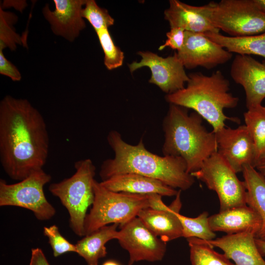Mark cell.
I'll return each instance as SVG.
<instances>
[{
	"label": "cell",
	"instance_id": "1",
	"mask_svg": "<svg viewBox=\"0 0 265 265\" xmlns=\"http://www.w3.org/2000/svg\"><path fill=\"white\" fill-rule=\"evenodd\" d=\"M49 136L41 113L26 99L5 96L0 102V161L7 175L22 181L43 169Z\"/></svg>",
	"mask_w": 265,
	"mask_h": 265
},
{
	"label": "cell",
	"instance_id": "2",
	"mask_svg": "<svg viewBox=\"0 0 265 265\" xmlns=\"http://www.w3.org/2000/svg\"><path fill=\"white\" fill-rule=\"evenodd\" d=\"M107 141L114 157L102 163L99 172L102 181L115 175L133 173L157 179L181 190L189 189L195 182L182 158L153 154L146 149L142 139L137 145H131L113 130L109 132Z\"/></svg>",
	"mask_w": 265,
	"mask_h": 265
},
{
	"label": "cell",
	"instance_id": "3",
	"mask_svg": "<svg viewBox=\"0 0 265 265\" xmlns=\"http://www.w3.org/2000/svg\"><path fill=\"white\" fill-rule=\"evenodd\" d=\"M202 120L195 112L188 113L187 108L170 104L163 120V155L182 158L189 174L200 169L204 162L217 152L215 134L207 130Z\"/></svg>",
	"mask_w": 265,
	"mask_h": 265
},
{
	"label": "cell",
	"instance_id": "4",
	"mask_svg": "<svg viewBox=\"0 0 265 265\" xmlns=\"http://www.w3.org/2000/svg\"><path fill=\"white\" fill-rule=\"evenodd\" d=\"M188 77L184 88L165 96L167 102L193 109L212 126L213 132L225 127L226 120L238 121L224 113L225 108L236 107L239 99L229 92L230 82L220 71L210 76L194 72Z\"/></svg>",
	"mask_w": 265,
	"mask_h": 265
},
{
	"label": "cell",
	"instance_id": "5",
	"mask_svg": "<svg viewBox=\"0 0 265 265\" xmlns=\"http://www.w3.org/2000/svg\"><path fill=\"white\" fill-rule=\"evenodd\" d=\"M75 173L49 186V190L57 197L69 214V225L74 233L84 236V222L88 208L94 200L93 183L96 167L90 159L75 163Z\"/></svg>",
	"mask_w": 265,
	"mask_h": 265
},
{
	"label": "cell",
	"instance_id": "6",
	"mask_svg": "<svg viewBox=\"0 0 265 265\" xmlns=\"http://www.w3.org/2000/svg\"><path fill=\"white\" fill-rule=\"evenodd\" d=\"M93 188L94 200L84 220V236L109 224L123 225L150 208L149 194L112 191L95 180Z\"/></svg>",
	"mask_w": 265,
	"mask_h": 265
},
{
	"label": "cell",
	"instance_id": "7",
	"mask_svg": "<svg viewBox=\"0 0 265 265\" xmlns=\"http://www.w3.org/2000/svg\"><path fill=\"white\" fill-rule=\"evenodd\" d=\"M212 25L232 37H244L265 32V13L253 0H221L204 5Z\"/></svg>",
	"mask_w": 265,
	"mask_h": 265
},
{
	"label": "cell",
	"instance_id": "8",
	"mask_svg": "<svg viewBox=\"0 0 265 265\" xmlns=\"http://www.w3.org/2000/svg\"><path fill=\"white\" fill-rule=\"evenodd\" d=\"M51 179V176L43 169L33 171L15 184H9L0 179V206L27 209L39 220L51 219L56 211L47 200L44 191V186Z\"/></svg>",
	"mask_w": 265,
	"mask_h": 265
},
{
	"label": "cell",
	"instance_id": "9",
	"mask_svg": "<svg viewBox=\"0 0 265 265\" xmlns=\"http://www.w3.org/2000/svg\"><path fill=\"white\" fill-rule=\"evenodd\" d=\"M236 174L216 152L204 162L200 169L190 174L217 193L221 212L246 205L245 184Z\"/></svg>",
	"mask_w": 265,
	"mask_h": 265
},
{
	"label": "cell",
	"instance_id": "10",
	"mask_svg": "<svg viewBox=\"0 0 265 265\" xmlns=\"http://www.w3.org/2000/svg\"><path fill=\"white\" fill-rule=\"evenodd\" d=\"M117 240L129 254L128 265L142 261H159L166 251V242L155 236L137 216L120 225Z\"/></svg>",
	"mask_w": 265,
	"mask_h": 265
},
{
	"label": "cell",
	"instance_id": "11",
	"mask_svg": "<svg viewBox=\"0 0 265 265\" xmlns=\"http://www.w3.org/2000/svg\"><path fill=\"white\" fill-rule=\"evenodd\" d=\"M141 59L129 64L130 71L133 73L143 67H148L151 72L149 80L167 94L173 93L185 87L189 80L184 65L175 53L173 55L163 57L153 52H139Z\"/></svg>",
	"mask_w": 265,
	"mask_h": 265
},
{
	"label": "cell",
	"instance_id": "12",
	"mask_svg": "<svg viewBox=\"0 0 265 265\" xmlns=\"http://www.w3.org/2000/svg\"><path fill=\"white\" fill-rule=\"evenodd\" d=\"M185 68L202 67L212 69L228 62L233 53L211 41L202 33L186 31V38L182 49L176 52Z\"/></svg>",
	"mask_w": 265,
	"mask_h": 265
},
{
	"label": "cell",
	"instance_id": "13",
	"mask_svg": "<svg viewBox=\"0 0 265 265\" xmlns=\"http://www.w3.org/2000/svg\"><path fill=\"white\" fill-rule=\"evenodd\" d=\"M214 133L217 152L236 173L242 172L245 165L254 167V145L245 125L235 129L224 127Z\"/></svg>",
	"mask_w": 265,
	"mask_h": 265
},
{
	"label": "cell",
	"instance_id": "14",
	"mask_svg": "<svg viewBox=\"0 0 265 265\" xmlns=\"http://www.w3.org/2000/svg\"><path fill=\"white\" fill-rule=\"evenodd\" d=\"M230 75L243 88L247 109L262 105L265 98V60L260 62L251 55L237 54Z\"/></svg>",
	"mask_w": 265,
	"mask_h": 265
},
{
	"label": "cell",
	"instance_id": "15",
	"mask_svg": "<svg viewBox=\"0 0 265 265\" xmlns=\"http://www.w3.org/2000/svg\"><path fill=\"white\" fill-rule=\"evenodd\" d=\"M86 0H54L55 9L52 11L48 4L42 10L54 34L73 41L86 25L81 11Z\"/></svg>",
	"mask_w": 265,
	"mask_h": 265
},
{
	"label": "cell",
	"instance_id": "16",
	"mask_svg": "<svg viewBox=\"0 0 265 265\" xmlns=\"http://www.w3.org/2000/svg\"><path fill=\"white\" fill-rule=\"evenodd\" d=\"M181 190L167 210L159 211L145 208L137 216L155 236L167 242L183 237V228L178 214L182 208Z\"/></svg>",
	"mask_w": 265,
	"mask_h": 265
},
{
	"label": "cell",
	"instance_id": "17",
	"mask_svg": "<svg viewBox=\"0 0 265 265\" xmlns=\"http://www.w3.org/2000/svg\"><path fill=\"white\" fill-rule=\"evenodd\" d=\"M206 241L212 247L221 249L236 265H265V261L258 250L253 233L226 235Z\"/></svg>",
	"mask_w": 265,
	"mask_h": 265
},
{
	"label": "cell",
	"instance_id": "18",
	"mask_svg": "<svg viewBox=\"0 0 265 265\" xmlns=\"http://www.w3.org/2000/svg\"><path fill=\"white\" fill-rule=\"evenodd\" d=\"M209 222L212 231L222 232L227 235L249 232L255 236L262 225L260 216L247 205L209 216Z\"/></svg>",
	"mask_w": 265,
	"mask_h": 265
},
{
	"label": "cell",
	"instance_id": "19",
	"mask_svg": "<svg viewBox=\"0 0 265 265\" xmlns=\"http://www.w3.org/2000/svg\"><path fill=\"white\" fill-rule=\"evenodd\" d=\"M164 15L170 28L180 27L186 31L202 34L220 31L206 17L204 5L193 6L178 0H170Z\"/></svg>",
	"mask_w": 265,
	"mask_h": 265
},
{
	"label": "cell",
	"instance_id": "20",
	"mask_svg": "<svg viewBox=\"0 0 265 265\" xmlns=\"http://www.w3.org/2000/svg\"><path fill=\"white\" fill-rule=\"evenodd\" d=\"M100 183L107 189L117 192L173 196L178 191L159 180L133 173L115 175Z\"/></svg>",
	"mask_w": 265,
	"mask_h": 265
},
{
	"label": "cell",
	"instance_id": "21",
	"mask_svg": "<svg viewBox=\"0 0 265 265\" xmlns=\"http://www.w3.org/2000/svg\"><path fill=\"white\" fill-rule=\"evenodd\" d=\"M118 224L102 227L92 233L85 236L75 244L77 253L82 257L87 265H98L99 260L106 256V243L117 239Z\"/></svg>",
	"mask_w": 265,
	"mask_h": 265
},
{
	"label": "cell",
	"instance_id": "22",
	"mask_svg": "<svg viewBox=\"0 0 265 265\" xmlns=\"http://www.w3.org/2000/svg\"><path fill=\"white\" fill-rule=\"evenodd\" d=\"M246 189V205L260 216L261 227L255 238L265 241V178L251 165H245L242 172Z\"/></svg>",
	"mask_w": 265,
	"mask_h": 265
},
{
	"label": "cell",
	"instance_id": "23",
	"mask_svg": "<svg viewBox=\"0 0 265 265\" xmlns=\"http://www.w3.org/2000/svg\"><path fill=\"white\" fill-rule=\"evenodd\" d=\"M231 53L237 54L257 55L265 58V32L244 37H232L220 33L203 34Z\"/></svg>",
	"mask_w": 265,
	"mask_h": 265
},
{
	"label": "cell",
	"instance_id": "24",
	"mask_svg": "<svg viewBox=\"0 0 265 265\" xmlns=\"http://www.w3.org/2000/svg\"><path fill=\"white\" fill-rule=\"evenodd\" d=\"M243 115L254 145L256 168L265 162V106L261 105L247 109Z\"/></svg>",
	"mask_w": 265,
	"mask_h": 265
},
{
	"label": "cell",
	"instance_id": "25",
	"mask_svg": "<svg viewBox=\"0 0 265 265\" xmlns=\"http://www.w3.org/2000/svg\"><path fill=\"white\" fill-rule=\"evenodd\" d=\"M187 241L191 265H236L224 254L216 252L206 240L189 238Z\"/></svg>",
	"mask_w": 265,
	"mask_h": 265
},
{
	"label": "cell",
	"instance_id": "26",
	"mask_svg": "<svg viewBox=\"0 0 265 265\" xmlns=\"http://www.w3.org/2000/svg\"><path fill=\"white\" fill-rule=\"evenodd\" d=\"M179 218L183 228V237L196 238L204 240L214 239L215 232L211 229L209 222V213L203 212L196 217H189L179 213Z\"/></svg>",
	"mask_w": 265,
	"mask_h": 265
},
{
	"label": "cell",
	"instance_id": "27",
	"mask_svg": "<svg viewBox=\"0 0 265 265\" xmlns=\"http://www.w3.org/2000/svg\"><path fill=\"white\" fill-rule=\"evenodd\" d=\"M17 21V16L13 13L4 11L0 8V50L8 47L11 50L16 49V45H24L26 41L17 34L13 25Z\"/></svg>",
	"mask_w": 265,
	"mask_h": 265
},
{
	"label": "cell",
	"instance_id": "28",
	"mask_svg": "<svg viewBox=\"0 0 265 265\" xmlns=\"http://www.w3.org/2000/svg\"><path fill=\"white\" fill-rule=\"evenodd\" d=\"M104 53V64L108 70H111L121 66L124 54L116 46L110 35L108 28H104L96 33Z\"/></svg>",
	"mask_w": 265,
	"mask_h": 265
},
{
	"label": "cell",
	"instance_id": "29",
	"mask_svg": "<svg viewBox=\"0 0 265 265\" xmlns=\"http://www.w3.org/2000/svg\"><path fill=\"white\" fill-rule=\"evenodd\" d=\"M84 6L81 16L90 23L96 33L113 25L114 20L108 11L99 6L94 0H86Z\"/></svg>",
	"mask_w": 265,
	"mask_h": 265
},
{
	"label": "cell",
	"instance_id": "30",
	"mask_svg": "<svg viewBox=\"0 0 265 265\" xmlns=\"http://www.w3.org/2000/svg\"><path fill=\"white\" fill-rule=\"evenodd\" d=\"M43 232L48 238L54 257H57L68 252L77 253L75 244L71 243L61 234L56 225L44 227Z\"/></svg>",
	"mask_w": 265,
	"mask_h": 265
},
{
	"label": "cell",
	"instance_id": "31",
	"mask_svg": "<svg viewBox=\"0 0 265 265\" xmlns=\"http://www.w3.org/2000/svg\"><path fill=\"white\" fill-rule=\"evenodd\" d=\"M167 39L165 43L159 48L161 51L166 47L180 51L183 48L186 38V31L180 27L170 28V30L166 33Z\"/></svg>",
	"mask_w": 265,
	"mask_h": 265
},
{
	"label": "cell",
	"instance_id": "32",
	"mask_svg": "<svg viewBox=\"0 0 265 265\" xmlns=\"http://www.w3.org/2000/svg\"><path fill=\"white\" fill-rule=\"evenodd\" d=\"M0 74L10 78L13 81H20L21 75L17 67L4 56L0 50Z\"/></svg>",
	"mask_w": 265,
	"mask_h": 265
},
{
	"label": "cell",
	"instance_id": "33",
	"mask_svg": "<svg viewBox=\"0 0 265 265\" xmlns=\"http://www.w3.org/2000/svg\"><path fill=\"white\" fill-rule=\"evenodd\" d=\"M29 265H50L42 250L39 248L31 249Z\"/></svg>",
	"mask_w": 265,
	"mask_h": 265
},
{
	"label": "cell",
	"instance_id": "34",
	"mask_svg": "<svg viewBox=\"0 0 265 265\" xmlns=\"http://www.w3.org/2000/svg\"><path fill=\"white\" fill-rule=\"evenodd\" d=\"M149 195L150 208L152 209L163 211L169 209L162 201V196L158 194H151Z\"/></svg>",
	"mask_w": 265,
	"mask_h": 265
},
{
	"label": "cell",
	"instance_id": "35",
	"mask_svg": "<svg viewBox=\"0 0 265 265\" xmlns=\"http://www.w3.org/2000/svg\"><path fill=\"white\" fill-rule=\"evenodd\" d=\"M255 242L258 250L263 256H265V241L255 238Z\"/></svg>",
	"mask_w": 265,
	"mask_h": 265
},
{
	"label": "cell",
	"instance_id": "36",
	"mask_svg": "<svg viewBox=\"0 0 265 265\" xmlns=\"http://www.w3.org/2000/svg\"><path fill=\"white\" fill-rule=\"evenodd\" d=\"M256 7L265 13V0H253Z\"/></svg>",
	"mask_w": 265,
	"mask_h": 265
},
{
	"label": "cell",
	"instance_id": "37",
	"mask_svg": "<svg viewBox=\"0 0 265 265\" xmlns=\"http://www.w3.org/2000/svg\"><path fill=\"white\" fill-rule=\"evenodd\" d=\"M256 168L265 178V162Z\"/></svg>",
	"mask_w": 265,
	"mask_h": 265
},
{
	"label": "cell",
	"instance_id": "38",
	"mask_svg": "<svg viewBox=\"0 0 265 265\" xmlns=\"http://www.w3.org/2000/svg\"><path fill=\"white\" fill-rule=\"evenodd\" d=\"M102 265H120V264L113 260H108L105 262Z\"/></svg>",
	"mask_w": 265,
	"mask_h": 265
}]
</instances>
